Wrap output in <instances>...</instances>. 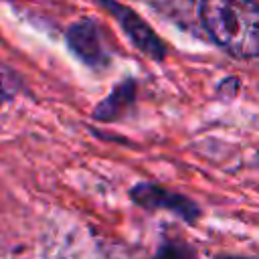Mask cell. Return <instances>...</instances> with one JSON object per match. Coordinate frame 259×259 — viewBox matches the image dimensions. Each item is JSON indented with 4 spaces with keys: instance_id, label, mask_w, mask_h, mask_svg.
I'll return each mask as SVG.
<instances>
[{
    "instance_id": "obj_1",
    "label": "cell",
    "mask_w": 259,
    "mask_h": 259,
    "mask_svg": "<svg viewBox=\"0 0 259 259\" xmlns=\"http://www.w3.org/2000/svg\"><path fill=\"white\" fill-rule=\"evenodd\" d=\"M200 20L210 36L231 55H259V6L253 0H202Z\"/></svg>"
}]
</instances>
